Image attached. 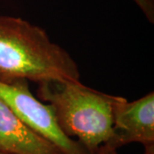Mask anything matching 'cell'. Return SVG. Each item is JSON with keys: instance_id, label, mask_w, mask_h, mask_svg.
Masks as SVG:
<instances>
[{"instance_id": "obj_1", "label": "cell", "mask_w": 154, "mask_h": 154, "mask_svg": "<svg viewBox=\"0 0 154 154\" xmlns=\"http://www.w3.org/2000/svg\"><path fill=\"white\" fill-rule=\"evenodd\" d=\"M81 82L76 62L43 28L21 17H0V81Z\"/></svg>"}, {"instance_id": "obj_2", "label": "cell", "mask_w": 154, "mask_h": 154, "mask_svg": "<svg viewBox=\"0 0 154 154\" xmlns=\"http://www.w3.org/2000/svg\"><path fill=\"white\" fill-rule=\"evenodd\" d=\"M37 94L50 105L63 134L90 154L113 136L114 110L120 96L101 93L82 82L41 83Z\"/></svg>"}, {"instance_id": "obj_3", "label": "cell", "mask_w": 154, "mask_h": 154, "mask_svg": "<svg viewBox=\"0 0 154 154\" xmlns=\"http://www.w3.org/2000/svg\"><path fill=\"white\" fill-rule=\"evenodd\" d=\"M0 100L27 126L53 144L62 154H90L77 140L63 134L50 105L33 96L27 81H0Z\"/></svg>"}, {"instance_id": "obj_4", "label": "cell", "mask_w": 154, "mask_h": 154, "mask_svg": "<svg viewBox=\"0 0 154 154\" xmlns=\"http://www.w3.org/2000/svg\"><path fill=\"white\" fill-rule=\"evenodd\" d=\"M107 143L118 149L131 143L154 144V94L128 102L121 97L114 110L113 136Z\"/></svg>"}, {"instance_id": "obj_5", "label": "cell", "mask_w": 154, "mask_h": 154, "mask_svg": "<svg viewBox=\"0 0 154 154\" xmlns=\"http://www.w3.org/2000/svg\"><path fill=\"white\" fill-rule=\"evenodd\" d=\"M0 152L62 154L53 144L27 126L0 100Z\"/></svg>"}, {"instance_id": "obj_6", "label": "cell", "mask_w": 154, "mask_h": 154, "mask_svg": "<svg viewBox=\"0 0 154 154\" xmlns=\"http://www.w3.org/2000/svg\"><path fill=\"white\" fill-rule=\"evenodd\" d=\"M151 23L154 22V0H133Z\"/></svg>"}, {"instance_id": "obj_7", "label": "cell", "mask_w": 154, "mask_h": 154, "mask_svg": "<svg viewBox=\"0 0 154 154\" xmlns=\"http://www.w3.org/2000/svg\"><path fill=\"white\" fill-rule=\"evenodd\" d=\"M94 154H118L117 148L110 143L102 145Z\"/></svg>"}, {"instance_id": "obj_8", "label": "cell", "mask_w": 154, "mask_h": 154, "mask_svg": "<svg viewBox=\"0 0 154 154\" xmlns=\"http://www.w3.org/2000/svg\"><path fill=\"white\" fill-rule=\"evenodd\" d=\"M142 154H154V144L144 146V152Z\"/></svg>"}, {"instance_id": "obj_9", "label": "cell", "mask_w": 154, "mask_h": 154, "mask_svg": "<svg viewBox=\"0 0 154 154\" xmlns=\"http://www.w3.org/2000/svg\"><path fill=\"white\" fill-rule=\"evenodd\" d=\"M0 154H5V153H2V152H0Z\"/></svg>"}]
</instances>
